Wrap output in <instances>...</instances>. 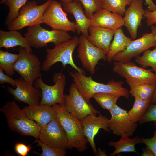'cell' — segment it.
I'll return each mask as SVG.
<instances>
[{
    "instance_id": "cell-1",
    "label": "cell",
    "mask_w": 156,
    "mask_h": 156,
    "mask_svg": "<svg viewBox=\"0 0 156 156\" xmlns=\"http://www.w3.org/2000/svg\"><path fill=\"white\" fill-rule=\"evenodd\" d=\"M69 75L79 91L88 103H90V99L95 94L98 93L114 94L126 99L129 97V92L122 86V81L112 80L107 84L101 83L94 81L91 76L87 77L76 70L70 72Z\"/></svg>"
},
{
    "instance_id": "cell-2",
    "label": "cell",
    "mask_w": 156,
    "mask_h": 156,
    "mask_svg": "<svg viewBox=\"0 0 156 156\" xmlns=\"http://www.w3.org/2000/svg\"><path fill=\"white\" fill-rule=\"evenodd\" d=\"M0 111L4 114L8 127L12 131L22 135L39 138L41 127L29 119L15 101L7 102Z\"/></svg>"
},
{
    "instance_id": "cell-3",
    "label": "cell",
    "mask_w": 156,
    "mask_h": 156,
    "mask_svg": "<svg viewBox=\"0 0 156 156\" xmlns=\"http://www.w3.org/2000/svg\"><path fill=\"white\" fill-rule=\"evenodd\" d=\"M56 117L64 129L68 138L67 149L75 148L79 152L85 151L88 142L84 136L80 121L66 110L64 105H52Z\"/></svg>"
},
{
    "instance_id": "cell-4",
    "label": "cell",
    "mask_w": 156,
    "mask_h": 156,
    "mask_svg": "<svg viewBox=\"0 0 156 156\" xmlns=\"http://www.w3.org/2000/svg\"><path fill=\"white\" fill-rule=\"evenodd\" d=\"M79 43V38L75 36L68 41L55 45L53 49H47L45 59L42 64V70L48 72L53 65L60 62L64 67L69 64L75 70L86 75L85 70L76 65L73 58V54Z\"/></svg>"
},
{
    "instance_id": "cell-5",
    "label": "cell",
    "mask_w": 156,
    "mask_h": 156,
    "mask_svg": "<svg viewBox=\"0 0 156 156\" xmlns=\"http://www.w3.org/2000/svg\"><path fill=\"white\" fill-rule=\"evenodd\" d=\"M113 71L124 78L130 87L144 84L156 85V74L138 67L130 61L114 62Z\"/></svg>"
},
{
    "instance_id": "cell-6",
    "label": "cell",
    "mask_w": 156,
    "mask_h": 156,
    "mask_svg": "<svg viewBox=\"0 0 156 156\" xmlns=\"http://www.w3.org/2000/svg\"><path fill=\"white\" fill-rule=\"evenodd\" d=\"M53 81L54 84L47 85L44 82L41 76L35 81L34 86L40 89L42 92L40 105L52 106L55 104L65 105L64 93L66 84L65 75L61 72L55 73Z\"/></svg>"
},
{
    "instance_id": "cell-7",
    "label": "cell",
    "mask_w": 156,
    "mask_h": 156,
    "mask_svg": "<svg viewBox=\"0 0 156 156\" xmlns=\"http://www.w3.org/2000/svg\"><path fill=\"white\" fill-rule=\"evenodd\" d=\"M24 36L31 47L36 48L45 47L50 43L55 45L72 38L67 32L57 29L49 30L43 28L40 24L28 27Z\"/></svg>"
},
{
    "instance_id": "cell-8",
    "label": "cell",
    "mask_w": 156,
    "mask_h": 156,
    "mask_svg": "<svg viewBox=\"0 0 156 156\" xmlns=\"http://www.w3.org/2000/svg\"><path fill=\"white\" fill-rule=\"evenodd\" d=\"M52 0L40 5L34 1L27 2L20 9L17 17L7 25L8 29L17 31L42 23L44 13Z\"/></svg>"
},
{
    "instance_id": "cell-9",
    "label": "cell",
    "mask_w": 156,
    "mask_h": 156,
    "mask_svg": "<svg viewBox=\"0 0 156 156\" xmlns=\"http://www.w3.org/2000/svg\"><path fill=\"white\" fill-rule=\"evenodd\" d=\"M18 51V57L14 69L25 81L33 83L41 76L40 62L37 56L24 48L19 47Z\"/></svg>"
},
{
    "instance_id": "cell-10",
    "label": "cell",
    "mask_w": 156,
    "mask_h": 156,
    "mask_svg": "<svg viewBox=\"0 0 156 156\" xmlns=\"http://www.w3.org/2000/svg\"><path fill=\"white\" fill-rule=\"evenodd\" d=\"M65 107L68 112L80 121L87 115L96 116L100 112L88 103L80 94L74 83L70 86L69 93L64 94Z\"/></svg>"
},
{
    "instance_id": "cell-11",
    "label": "cell",
    "mask_w": 156,
    "mask_h": 156,
    "mask_svg": "<svg viewBox=\"0 0 156 156\" xmlns=\"http://www.w3.org/2000/svg\"><path fill=\"white\" fill-rule=\"evenodd\" d=\"M62 6L61 3L52 0L44 13L42 23L53 29L75 32V22L68 18L67 14L64 11Z\"/></svg>"
},
{
    "instance_id": "cell-12",
    "label": "cell",
    "mask_w": 156,
    "mask_h": 156,
    "mask_svg": "<svg viewBox=\"0 0 156 156\" xmlns=\"http://www.w3.org/2000/svg\"><path fill=\"white\" fill-rule=\"evenodd\" d=\"M79 39L78 57L83 67L93 75L98 61L102 59L107 60V54L103 49L93 45L83 35Z\"/></svg>"
},
{
    "instance_id": "cell-13",
    "label": "cell",
    "mask_w": 156,
    "mask_h": 156,
    "mask_svg": "<svg viewBox=\"0 0 156 156\" xmlns=\"http://www.w3.org/2000/svg\"><path fill=\"white\" fill-rule=\"evenodd\" d=\"M109 112L111 118L109 121V127L113 133L120 136L123 134L129 137L132 136L137 129V123L131 121L128 112L116 104Z\"/></svg>"
},
{
    "instance_id": "cell-14",
    "label": "cell",
    "mask_w": 156,
    "mask_h": 156,
    "mask_svg": "<svg viewBox=\"0 0 156 156\" xmlns=\"http://www.w3.org/2000/svg\"><path fill=\"white\" fill-rule=\"evenodd\" d=\"M38 139L44 143L51 146L67 149V136L56 117L41 127Z\"/></svg>"
},
{
    "instance_id": "cell-15",
    "label": "cell",
    "mask_w": 156,
    "mask_h": 156,
    "mask_svg": "<svg viewBox=\"0 0 156 156\" xmlns=\"http://www.w3.org/2000/svg\"><path fill=\"white\" fill-rule=\"evenodd\" d=\"M15 80V89L10 87L6 88L8 92L15 100L29 105H39V98L42 96L41 90L35 88L33 83L25 81L21 77Z\"/></svg>"
},
{
    "instance_id": "cell-16",
    "label": "cell",
    "mask_w": 156,
    "mask_h": 156,
    "mask_svg": "<svg viewBox=\"0 0 156 156\" xmlns=\"http://www.w3.org/2000/svg\"><path fill=\"white\" fill-rule=\"evenodd\" d=\"M156 46V39L152 33H144L139 38L132 40L125 50L114 56L112 61L121 62L130 61L133 58L139 56L151 47Z\"/></svg>"
},
{
    "instance_id": "cell-17",
    "label": "cell",
    "mask_w": 156,
    "mask_h": 156,
    "mask_svg": "<svg viewBox=\"0 0 156 156\" xmlns=\"http://www.w3.org/2000/svg\"><path fill=\"white\" fill-rule=\"evenodd\" d=\"M109 120L107 117L100 114L98 116L92 114L88 115L80 121L83 134L96 155L98 156V154L94 142V137L101 129L109 133L110 132L109 127Z\"/></svg>"
},
{
    "instance_id": "cell-18",
    "label": "cell",
    "mask_w": 156,
    "mask_h": 156,
    "mask_svg": "<svg viewBox=\"0 0 156 156\" xmlns=\"http://www.w3.org/2000/svg\"><path fill=\"white\" fill-rule=\"evenodd\" d=\"M143 2V0H132L124 13V25L127 28L131 38L133 39L137 37L138 28L141 25L142 20L145 13Z\"/></svg>"
},
{
    "instance_id": "cell-19",
    "label": "cell",
    "mask_w": 156,
    "mask_h": 156,
    "mask_svg": "<svg viewBox=\"0 0 156 156\" xmlns=\"http://www.w3.org/2000/svg\"><path fill=\"white\" fill-rule=\"evenodd\" d=\"M62 4L64 10L73 16L77 33L79 34L81 33L87 38L89 35L88 30L91 25V21L85 15L81 3L73 0L71 2Z\"/></svg>"
},
{
    "instance_id": "cell-20",
    "label": "cell",
    "mask_w": 156,
    "mask_h": 156,
    "mask_svg": "<svg viewBox=\"0 0 156 156\" xmlns=\"http://www.w3.org/2000/svg\"><path fill=\"white\" fill-rule=\"evenodd\" d=\"M90 21L91 26L113 30L122 27L124 25L122 16L103 8L96 11L90 19Z\"/></svg>"
},
{
    "instance_id": "cell-21",
    "label": "cell",
    "mask_w": 156,
    "mask_h": 156,
    "mask_svg": "<svg viewBox=\"0 0 156 156\" xmlns=\"http://www.w3.org/2000/svg\"><path fill=\"white\" fill-rule=\"evenodd\" d=\"M23 109L28 118L35 121L41 127L56 117V112L52 106L28 105Z\"/></svg>"
},
{
    "instance_id": "cell-22",
    "label": "cell",
    "mask_w": 156,
    "mask_h": 156,
    "mask_svg": "<svg viewBox=\"0 0 156 156\" xmlns=\"http://www.w3.org/2000/svg\"><path fill=\"white\" fill-rule=\"evenodd\" d=\"M87 39L93 45L103 49L107 55L110 50L111 42L114 35V30L90 26Z\"/></svg>"
},
{
    "instance_id": "cell-23",
    "label": "cell",
    "mask_w": 156,
    "mask_h": 156,
    "mask_svg": "<svg viewBox=\"0 0 156 156\" xmlns=\"http://www.w3.org/2000/svg\"><path fill=\"white\" fill-rule=\"evenodd\" d=\"M19 46L25 49L29 52L32 49L25 37L17 30L5 31L0 30V48L6 49Z\"/></svg>"
},
{
    "instance_id": "cell-24",
    "label": "cell",
    "mask_w": 156,
    "mask_h": 156,
    "mask_svg": "<svg viewBox=\"0 0 156 156\" xmlns=\"http://www.w3.org/2000/svg\"><path fill=\"white\" fill-rule=\"evenodd\" d=\"M132 40L125 35L122 27L114 30L113 40L110 45L109 52L107 55V61L111 62L114 56L125 50Z\"/></svg>"
},
{
    "instance_id": "cell-25",
    "label": "cell",
    "mask_w": 156,
    "mask_h": 156,
    "mask_svg": "<svg viewBox=\"0 0 156 156\" xmlns=\"http://www.w3.org/2000/svg\"><path fill=\"white\" fill-rule=\"evenodd\" d=\"M119 140L117 142L110 141L108 145L114 147L115 150L110 154V156H114L116 155L123 152H133L137 153L135 145L136 144L142 143L141 138L136 135L133 138H130L126 134H123L121 136Z\"/></svg>"
},
{
    "instance_id": "cell-26",
    "label": "cell",
    "mask_w": 156,
    "mask_h": 156,
    "mask_svg": "<svg viewBox=\"0 0 156 156\" xmlns=\"http://www.w3.org/2000/svg\"><path fill=\"white\" fill-rule=\"evenodd\" d=\"M156 86L155 84H144L130 87L129 92L135 99L151 101Z\"/></svg>"
},
{
    "instance_id": "cell-27",
    "label": "cell",
    "mask_w": 156,
    "mask_h": 156,
    "mask_svg": "<svg viewBox=\"0 0 156 156\" xmlns=\"http://www.w3.org/2000/svg\"><path fill=\"white\" fill-rule=\"evenodd\" d=\"M18 57V54L10 53L0 50V68L5 71V74L10 76L14 73V65Z\"/></svg>"
},
{
    "instance_id": "cell-28",
    "label": "cell",
    "mask_w": 156,
    "mask_h": 156,
    "mask_svg": "<svg viewBox=\"0 0 156 156\" xmlns=\"http://www.w3.org/2000/svg\"><path fill=\"white\" fill-rule=\"evenodd\" d=\"M151 101L135 99L132 108L128 112L131 121L134 122H138L144 114L151 104Z\"/></svg>"
},
{
    "instance_id": "cell-29",
    "label": "cell",
    "mask_w": 156,
    "mask_h": 156,
    "mask_svg": "<svg viewBox=\"0 0 156 156\" xmlns=\"http://www.w3.org/2000/svg\"><path fill=\"white\" fill-rule=\"evenodd\" d=\"M103 8L121 16L124 14L126 7L130 5L132 0H101Z\"/></svg>"
},
{
    "instance_id": "cell-30",
    "label": "cell",
    "mask_w": 156,
    "mask_h": 156,
    "mask_svg": "<svg viewBox=\"0 0 156 156\" xmlns=\"http://www.w3.org/2000/svg\"><path fill=\"white\" fill-rule=\"evenodd\" d=\"M152 50H146L142 55L136 57L135 61L144 68L151 67L152 71L156 74V46Z\"/></svg>"
},
{
    "instance_id": "cell-31",
    "label": "cell",
    "mask_w": 156,
    "mask_h": 156,
    "mask_svg": "<svg viewBox=\"0 0 156 156\" xmlns=\"http://www.w3.org/2000/svg\"><path fill=\"white\" fill-rule=\"evenodd\" d=\"M120 96L119 95L111 93H98L95 94L93 98L103 108L110 112Z\"/></svg>"
},
{
    "instance_id": "cell-32",
    "label": "cell",
    "mask_w": 156,
    "mask_h": 156,
    "mask_svg": "<svg viewBox=\"0 0 156 156\" xmlns=\"http://www.w3.org/2000/svg\"><path fill=\"white\" fill-rule=\"evenodd\" d=\"M27 0H8L5 2L9 8V12L5 19L7 25L16 18L19 15L20 8L27 3Z\"/></svg>"
},
{
    "instance_id": "cell-33",
    "label": "cell",
    "mask_w": 156,
    "mask_h": 156,
    "mask_svg": "<svg viewBox=\"0 0 156 156\" xmlns=\"http://www.w3.org/2000/svg\"><path fill=\"white\" fill-rule=\"evenodd\" d=\"M34 143H37L42 150L41 153L34 151L33 152L40 156H65L66 155L65 149L54 147L48 145L41 141L39 139H36Z\"/></svg>"
},
{
    "instance_id": "cell-34",
    "label": "cell",
    "mask_w": 156,
    "mask_h": 156,
    "mask_svg": "<svg viewBox=\"0 0 156 156\" xmlns=\"http://www.w3.org/2000/svg\"><path fill=\"white\" fill-rule=\"evenodd\" d=\"M80 2L84 10L86 16L90 19L94 13L98 10L103 8L101 0H74Z\"/></svg>"
},
{
    "instance_id": "cell-35",
    "label": "cell",
    "mask_w": 156,
    "mask_h": 156,
    "mask_svg": "<svg viewBox=\"0 0 156 156\" xmlns=\"http://www.w3.org/2000/svg\"><path fill=\"white\" fill-rule=\"evenodd\" d=\"M140 124L149 122H155L156 127V103L151 104L144 114L140 118Z\"/></svg>"
},
{
    "instance_id": "cell-36",
    "label": "cell",
    "mask_w": 156,
    "mask_h": 156,
    "mask_svg": "<svg viewBox=\"0 0 156 156\" xmlns=\"http://www.w3.org/2000/svg\"><path fill=\"white\" fill-rule=\"evenodd\" d=\"M141 139L142 143L146 145L152 151L154 155L156 156V127L153 137L150 138L142 137Z\"/></svg>"
},
{
    "instance_id": "cell-37",
    "label": "cell",
    "mask_w": 156,
    "mask_h": 156,
    "mask_svg": "<svg viewBox=\"0 0 156 156\" xmlns=\"http://www.w3.org/2000/svg\"><path fill=\"white\" fill-rule=\"evenodd\" d=\"M31 148L30 145H26L22 142L17 143L14 146L16 153L21 156H27Z\"/></svg>"
},
{
    "instance_id": "cell-38",
    "label": "cell",
    "mask_w": 156,
    "mask_h": 156,
    "mask_svg": "<svg viewBox=\"0 0 156 156\" xmlns=\"http://www.w3.org/2000/svg\"><path fill=\"white\" fill-rule=\"evenodd\" d=\"M146 19V22L147 25L151 26L156 24V10L150 11L147 9L145 10L144 16Z\"/></svg>"
},
{
    "instance_id": "cell-39",
    "label": "cell",
    "mask_w": 156,
    "mask_h": 156,
    "mask_svg": "<svg viewBox=\"0 0 156 156\" xmlns=\"http://www.w3.org/2000/svg\"><path fill=\"white\" fill-rule=\"evenodd\" d=\"M3 70L0 68V83L2 85L4 83L10 84L13 87H16V82L15 79H14L10 76L5 74Z\"/></svg>"
},
{
    "instance_id": "cell-40",
    "label": "cell",
    "mask_w": 156,
    "mask_h": 156,
    "mask_svg": "<svg viewBox=\"0 0 156 156\" xmlns=\"http://www.w3.org/2000/svg\"><path fill=\"white\" fill-rule=\"evenodd\" d=\"M144 4L147 6L148 10L150 11L156 10V5L153 3L152 0H144Z\"/></svg>"
},
{
    "instance_id": "cell-41",
    "label": "cell",
    "mask_w": 156,
    "mask_h": 156,
    "mask_svg": "<svg viewBox=\"0 0 156 156\" xmlns=\"http://www.w3.org/2000/svg\"><path fill=\"white\" fill-rule=\"evenodd\" d=\"M142 152L141 155L143 156H155L152 151L148 148H143L142 150Z\"/></svg>"
},
{
    "instance_id": "cell-42",
    "label": "cell",
    "mask_w": 156,
    "mask_h": 156,
    "mask_svg": "<svg viewBox=\"0 0 156 156\" xmlns=\"http://www.w3.org/2000/svg\"><path fill=\"white\" fill-rule=\"evenodd\" d=\"M151 26V33L155 38L156 39V26L153 25Z\"/></svg>"
},
{
    "instance_id": "cell-43",
    "label": "cell",
    "mask_w": 156,
    "mask_h": 156,
    "mask_svg": "<svg viewBox=\"0 0 156 156\" xmlns=\"http://www.w3.org/2000/svg\"><path fill=\"white\" fill-rule=\"evenodd\" d=\"M151 103L153 104L156 103V86L153 96L151 100Z\"/></svg>"
},
{
    "instance_id": "cell-44",
    "label": "cell",
    "mask_w": 156,
    "mask_h": 156,
    "mask_svg": "<svg viewBox=\"0 0 156 156\" xmlns=\"http://www.w3.org/2000/svg\"><path fill=\"white\" fill-rule=\"evenodd\" d=\"M62 3H67L72 1L73 0H60Z\"/></svg>"
},
{
    "instance_id": "cell-45",
    "label": "cell",
    "mask_w": 156,
    "mask_h": 156,
    "mask_svg": "<svg viewBox=\"0 0 156 156\" xmlns=\"http://www.w3.org/2000/svg\"><path fill=\"white\" fill-rule=\"evenodd\" d=\"M8 0H1V1L0 3L1 4L5 3V2Z\"/></svg>"
},
{
    "instance_id": "cell-46",
    "label": "cell",
    "mask_w": 156,
    "mask_h": 156,
    "mask_svg": "<svg viewBox=\"0 0 156 156\" xmlns=\"http://www.w3.org/2000/svg\"></svg>"
}]
</instances>
